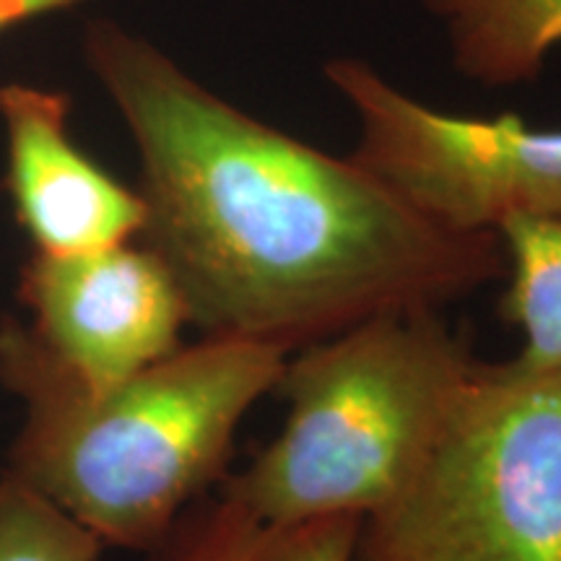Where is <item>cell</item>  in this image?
<instances>
[{"label":"cell","mask_w":561,"mask_h":561,"mask_svg":"<svg viewBox=\"0 0 561 561\" xmlns=\"http://www.w3.org/2000/svg\"><path fill=\"white\" fill-rule=\"evenodd\" d=\"M83 55L138 149V237L206 335L291 354L504 276L500 234L434 227L351 157L224 102L115 21L89 24Z\"/></svg>","instance_id":"obj_1"},{"label":"cell","mask_w":561,"mask_h":561,"mask_svg":"<svg viewBox=\"0 0 561 561\" xmlns=\"http://www.w3.org/2000/svg\"><path fill=\"white\" fill-rule=\"evenodd\" d=\"M284 348L206 335L91 390L30 325L0 322V382L24 403L5 471L104 546L149 551L221 479L244 413L276 388Z\"/></svg>","instance_id":"obj_2"},{"label":"cell","mask_w":561,"mask_h":561,"mask_svg":"<svg viewBox=\"0 0 561 561\" xmlns=\"http://www.w3.org/2000/svg\"><path fill=\"white\" fill-rule=\"evenodd\" d=\"M479 367L439 310L385 312L301 348L276 439L221 494L273 523L364 517L413 473Z\"/></svg>","instance_id":"obj_3"},{"label":"cell","mask_w":561,"mask_h":561,"mask_svg":"<svg viewBox=\"0 0 561 561\" xmlns=\"http://www.w3.org/2000/svg\"><path fill=\"white\" fill-rule=\"evenodd\" d=\"M354 561H561V375L479 362Z\"/></svg>","instance_id":"obj_4"},{"label":"cell","mask_w":561,"mask_h":561,"mask_svg":"<svg viewBox=\"0 0 561 561\" xmlns=\"http://www.w3.org/2000/svg\"><path fill=\"white\" fill-rule=\"evenodd\" d=\"M325 76L359 121L348 157L434 227L496 234L515 216L561 219V130L445 115L362 60H331Z\"/></svg>","instance_id":"obj_5"},{"label":"cell","mask_w":561,"mask_h":561,"mask_svg":"<svg viewBox=\"0 0 561 561\" xmlns=\"http://www.w3.org/2000/svg\"><path fill=\"white\" fill-rule=\"evenodd\" d=\"M19 297L42 346L91 390L170 356L187 322L170 268L130 242L76 255L34 252Z\"/></svg>","instance_id":"obj_6"},{"label":"cell","mask_w":561,"mask_h":561,"mask_svg":"<svg viewBox=\"0 0 561 561\" xmlns=\"http://www.w3.org/2000/svg\"><path fill=\"white\" fill-rule=\"evenodd\" d=\"M70 100L26 83L0 87L9 140V193L16 219L45 255H76L130 242L144 201L73 144Z\"/></svg>","instance_id":"obj_7"},{"label":"cell","mask_w":561,"mask_h":561,"mask_svg":"<svg viewBox=\"0 0 561 561\" xmlns=\"http://www.w3.org/2000/svg\"><path fill=\"white\" fill-rule=\"evenodd\" d=\"M362 517L273 523L219 494L191 504L149 561H354Z\"/></svg>","instance_id":"obj_8"},{"label":"cell","mask_w":561,"mask_h":561,"mask_svg":"<svg viewBox=\"0 0 561 561\" xmlns=\"http://www.w3.org/2000/svg\"><path fill=\"white\" fill-rule=\"evenodd\" d=\"M445 21L453 60L483 87H512L541 73L561 42V0H426Z\"/></svg>","instance_id":"obj_9"},{"label":"cell","mask_w":561,"mask_h":561,"mask_svg":"<svg viewBox=\"0 0 561 561\" xmlns=\"http://www.w3.org/2000/svg\"><path fill=\"white\" fill-rule=\"evenodd\" d=\"M496 234L510 276L500 312L525 339L510 362L525 371L561 375V219L515 216Z\"/></svg>","instance_id":"obj_10"},{"label":"cell","mask_w":561,"mask_h":561,"mask_svg":"<svg viewBox=\"0 0 561 561\" xmlns=\"http://www.w3.org/2000/svg\"><path fill=\"white\" fill-rule=\"evenodd\" d=\"M104 543L16 476L0 473V561H100Z\"/></svg>","instance_id":"obj_11"},{"label":"cell","mask_w":561,"mask_h":561,"mask_svg":"<svg viewBox=\"0 0 561 561\" xmlns=\"http://www.w3.org/2000/svg\"><path fill=\"white\" fill-rule=\"evenodd\" d=\"M79 3L83 0H0V32L24 24V21L47 16V13L73 9Z\"/></svg>","instance_id":"obj_12"}]
</instances>
